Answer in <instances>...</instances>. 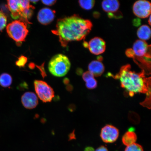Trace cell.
Returning a JSON list of instances; mask_svg holds the SVG:
<instances>
[{
  "mask_svg": "<svg viewBox=\"0 0 151 151\" xmlns=\"http://www.w3.org/2000/svg\"><path fill=\"white\" fill-rule=\"evenodd\" d=\"M71 63L67 56L62 54L54 56L48 64L49 71L55 76L62 77L67 74L70 69Z\"/></svg>",
  "mask_w": 151,
  "mask_h": 151,
  "instance_id": "277c9868",
  "label": "cell"
},
{
  "mask_svg": "<svg viewBox=\"0 0 151 151\" xmlns=\"http://www.w3.org/2000/svg\"><path fill=\"white\" fill-rule=\"evenodd\" d=\"M78 2L79 5L82 8L86 10H88L93 8L95 5V1L93 0H81L78 1Z\"/></svg>",
  "mask_w": 151,
  "mask_h": 151,
  "instance_id": "d6986e66",
  "label": "cell"
},
{
  "mask_svg": "<svg viewBox=\"0 0 151 151\" xmlns=\"http://www.w3.org/2000/svg\"><path fill=\"white\" fill-rule=\"evenodd\" d=\"M88 48L91 53L99 55L105 52L106 45L103 39L101 37H96L91 40L88 43Z\"/></svg>",
  "mask_w": 151,
  "mask_h": 151,
  "instance_id": "9c48e42d",
  "label": "cell"
},
{
  "mask_svg": "<svg viewBox=\"0 0 151 151\" xmlns=\"http://www.w3.org/2000/svg\"><path fill=\"white\" fill-rule=\"evenodd\" d=\"M69 110L71 111V112H73L76 109L75 106L73 104H70L69 105L68 107Z\"/></svg>",
  "mask_w": 151,
  "mask_h": 151,
  "instance_id": "f1b7e54d",
  "label": "cell"
},
{
  "mask_svg": "<svg viewBox=\"0 0 151 151\" xmlns=\"http://www.w3.org/2000/svg\"><path fill=\"white\" fill-rule=\"evenodd\" d=\"M56 2V1H42V2L45 5L52 6Z\"/></svg>",
  "mask_w": 151,
  "mask_h": 151,
  "instance_id": "4316f807",
  "label": "cell"
},
{
  "mask_svg": "<svg viewBox=\"0 0 151 151\" xmlns=\"http://www.w3.org/2000/svg\"><path fill=\"white\" fill-rule=\"evenodd\" d=\"M12 77L8 73H4L0 75V86L2 87H9L12 84Z\"/></svg>",
  "mask_w": 151,
  "mask_h": 151,
  "instance_id": "e0dca14e",
  "label": "cell"
},
{
  "mask_svg": "<svg viewBox=\"0 0 151 151\" xmlns=\"http://www.w3.org/2000/svg\"><path fill=\"white\" fill-rule=\"evenodd\" d=\"M95 151H108V150L106 147L101 146L97 148Z\"/></svg>",
  "mask_w": 151,
  "mask_h": 151,
  "instance_id": "83f0119b",
  "label": "cell"
},
{
  "mask_svg": "<svg viewBox=\"0 0 151 151\" xmlns=\"http://www.w3.org/2000/svg\"><path fill=\"white\" fill-rule=\"evenodd\" d=\"M30 1L32 2V3L35 4L36 3H37V1Z\"/></svg>",
  "mask_w": 151,
  "mask_h": 151,
  "instance_id": "d6a6232c",
  "label": "cell"
},
{
  "mask_svg": "<svg viewBox=\"0 0 151 151\" xmlns=\"http://www.w3.org/2000/svg\"><path fill=\"white\" fill-rule=\"evenodd\" d=\"M125 151H143L142 147L136 143L127 146Z\"/></svg>",
  "mask_w": 151,
  "mask_h": 151,
  "instance_id": "44dd1931",
  "label": "cell"
},
{
  "mask_svg": "<svg viewBox=\"0 0 151 151\" xmlns=\"http://www.w3.org/2000/svg\"><path fill=\"white\" fill-rule=\"evenodd\" d=\"M151 29L147 25H143L140 26L137 29V35L140 40L146 41L150 39L151 37Z\"/></svg>",
  "mask_w": 151,
  "mask_h": 151,
  "instance_id": "9a60e30c",
  "label": "cell"
},
{
  "mask_svg": "<svg viewBox=\"0 0 151 151\" xmlns=\"http://www.w3.org/2000/svg\"><path fill=\"white\" fill-rule=\"evenodd\" d=\"M88 69L94 76L98 77L102 75L104 71L105 67L101 62L95 60L90 62L88 65Z\"/></svg>",
  "mask_w": 151,
  "mask_h": 151,
  "instance_id": "4fadbf2b",
  "label": "cell"
},
{
  "mask_svg": "<svg viewBox=\"0 0 151 151\" xmlns=\"http://www.w3.org/2000/svg\"><path fill=\"white\" fill-rule=\"evenodd\" d=\"M35 90L38 97L44 103L50 102L54 97L53 88L46 82L35 80L34 82Z\"/></svg>",
  "mask_w": 151,
  "mask_h": 151,
  "instance_id": "8992f818",
  "label": "cell"
},
{
  "mask_svg": "<svg viewBox=\"0 0 151 151\" xmlns=\"http://www.w3.org/2000/svg\"><path fill=\"white\" fill-rule=\"evenodd\" d=\"M6 31L9 36L18 43L24 41L28 33L25 22L19 20H14L9 24Z\"/></svg>",
  "mask_w": 151,
  "mask_h": 151,
  "instance_id": "5b68a950",
  "label": "cell"
},
{
  "mask_svg": "<svg viewBox=\"0 0 151 151\" xmlns=\"http://www.w3.org/2000/svg\"><path fill=\"white\" fill-rule=\"evenodd\" d=\"M66 89L68 91L71 92L73 90V86L70 84L68 85L66 87Z\"/></svg>",
  "mask_w": 151,
  "mask_h": 151,
  "instance_id": "f546056e",
  "label": "cell"
},
{
  "mask_svg": "<svg viewBox=\"0 0 151 151\" xmlns=\"http://www.w3.org/2000/svg\"><path fill=\"white\" fill-rule=\"evenodd\" d=\"M137 137L134 132L128 131L124 134L122 138L123 143L128 146L135 143Z\"/></svg>",
  "mask_w": 151,
  "mask_h": 151,
  "instance_id": "2e32d148",
  "label": "cell"
},
{
  "mask_svg": "<svg viewBox=\"0 0 151 151\" xmlns=\"http://www.w3.org/2000/svg\"><path fill=\"white\" fill-rule=\"evenodd\" d=\"M55 11L48 8L40 9L37 14V18L39 22L43 25H47L54 20Z\"/></svg>",
  "mask_w": 151,
  "mask_h": 151,
  "instance_id": "8fae6325",
  "label": "cell"
},
{
  "mask_svg": "<svg viewBox=\"0 0 151 151\" xmlns=\"http://www.w3.org/2000/svg\"><path fill=\"white\" fill-rule=\"evenodd\" d=\"M131 69L129 65L123 66L114 78L119 80L122 87L131 97L137 93H147L151 86L150 77L146 78L143 70L137 73Z\"/></svg>",
  "mask_w": 151,
  "mask_h": 151,
  "instance_id": "7a4b0ae2",
  "label": "cell"
},
{
  "mask_svg": "<svg viewBox=\"0 0 151 151\" xmlns=\"http://www.w3.org/2000/svg\"><path fill=\"white\" fill-rule=\"evenodd\" d=\"M150 92L151 88H148V91L147 92V97L145 101L141 103V104L143 106L146 107L149 109H150Z\"/></svg>",
  "mask_w": 151,
  "mask_h": 151,
  "instance_id": "603a6c76",
  "label": "cell"
},
{
  "mask_svg": "<svg viewBox=\"0 0 151 151\" xmlns=\"http://www.w3.org/2000/svg\"><path fill=\"white\" fill-rule=\"evenodd\" d=\"M7 7L11 13V16L14 19L20 17V13L24 10L21 0L7 1Z\"/></svg>",
  "mask_w": 151,
  "mask_h": 151,
  "instance_id": "7c38bea8",
  "label": "cell"
},
{
  "mask_svg": "<svg viewBox=\"0 0 151 151\" xmlns=\"http://www.w3.org/2000/svg\"><path fill=\"white\" fill-rule=\"evenodd\" d=\"M21 101L22 105L28 109H35L38 104L37 96L33 92H26L22 96Z\"/></svg>",
  "mask_w": 151,
  "mask_h": 151,
  "instance_id": "30bf717a",
  "label": "cell"
},
{
  "mask_svg": "<svg viewBox=\"0 0 151 151\" xmlns=\"http://www.w3.org/2000/svg\"><path fill=\"white\" fill-rule=\"evenodd\" d=\"M86 86L88 89L92 90L94 89L97 86V82L96 79L92 78L86 81Z\"/></svg>",
  "mask_w": 151,
  "mask_h": 151,
  "instance_id": "ffe728a7",
  "label": "cell"
},
{
  "mask_svg": "<svg viewBox=\"0 0 151 151\" xmlns=\"http://www.w3.org/2000/svg\"><path fill=\"white\" fill-rule=\"evenodd\" d=\"M7 19L3 12L0 11V32L2 31L6 26Z\"/></svg>",
  "mask_w": 151,
  "mask_h": 151,
  "instance_id": "7402d4cb",
  "label": "cell"
},
{
  "mask_svg": "<svg viewBox=\"0 0 151 151\" xmlns=\"http://www.w3.org/2000/svg\"><path fill=\"white\" fill-rule=\"evenodd\" d=\"M150 18H149V20H148V22H149V24H150V25H151V16L150 15Z\"/></svg>",
  "mask_w": 151,
  "mask_h": 151,
  "instance_id": "1f68e13d",
  "label": "cell"
},
{
  "mask_svg": "<svg viewBox=\"0 0 151 151\" xmlns=\"http://www.w3.org/2000/svg\"><path fill=\"white\" fill-rule=\"evenodd\" d=\"M34 9V7L31 6L28 8L24 9L20 13V17L26 22H29L28 20L33 14Z\"/></svg>",
  "mask_w": 151,
  "mask_h": 151,
  "instance_id": "ac0fdd59",
  "label": "cell"
},
{
  "mask_svg": "<svg viewBox=\"0 0 151 151\" xmlns=\"http://www.w3.org/2000/svg\"><path fill=\"white\" fill-rule=\"evenodd\" d=\"M101 6L105 12L111 14L118 11L120 3L116 0H105L102 2Z\"/></svg>",
  "mask_w": 151,
  "mask_h": 151,
  "instance_id": "5bb4252c",
  "label": "cell"
},
{
  "mask_svg": "<svg viewBox=\"0 0 151 151\" xmlns=\"http://www.w3.org/2000/svg\"><path fill=\"white\" fill-rule=\"evenodd\" d=\"M63 82L64 84L66 85H68L69 83V81L68 78H65L63 81Z\"/></svg>",
  "mask_w": 151,
  "mask_h": 151,
  "instance_id": "4dcf8cb0",
  "label": "cell"
},
{
  "mask_svg": "<svg viewBox=\"0 0 151 151\" xmlns=\"http://www.w3.org/2000/svg\"><path fill=\"white\" fill-rule=\"evenodd\" d=\"M17 88L19 90H24L26 89H28V86L27 84L24 82L20 84L19 86Z\"/></svg>",
  "mask_w": 151,
  "mask_h": 151,
  "instance_id": "484cf974",
  "label": "cell"
},
{
  "mask_svg": "<svg viewBox=\"0 0 151 151\" xmlns=\"http://www.w3.org/2000/svg\"><path fill=\"white\" fill-rule=\"evenodd\" d=\"M93 77H94V76L93 74L89 71L85 72V73H83L82 75L83 80L85 82L86 81L88 80V79L93 78Z\"/></svg>",
  "mask_w": 151,
  "mask_h": 151,
  "instance_id": "d4e9b609",
  "label": "cell"
},
{
  "mask_svg": "<svg viewBox=\"0 0 151 151\" xmlns=\"http://www.w3.org/2000/svg\"><path fill=\"white\" fill-rule=\"evenodd\" d=\"M129 57L136 58L139 61L146 64L150 67L151 46L145 41L139 40L134 43L133 48L129 49L126 52Z\"/></svg>",
  "mask_w": 151,
  "mask_h": 151,
  "instance_id": "3957f363",
  "label": "cell"
},
{
  "mask_svg": "<svg viewBox=\"0 0 151 151\" xmlns=\"http://www.w3.org/2000/svg\"><path fill=\"white\" fill-rule=\"evenodd\" d=\"M102 140L106 143L114 142L118 139L119 131L117 128L111 124H107L102 128L101 133Z\"/></svg>",
  "mask_w": 151,
  "mask_h": 151,
  "instance_id": "ba28073f",
  "label": "cell"
},
{
  "mask_svg": "<svg viewBox=\"0 0 151 151\" xmlns=\"http://www.w3.org/2000/svg\"><path fill=\"white\" fill-rule=\"evenodd\" d=\"M27 61V58L25 57L22 56L19 58L18 61L16 62V65L19 67H24Z\"/></svg>",
  "mask_w": 151,
  "mask_h": 151,
  "instance_id": "cb8c5ba5",
  "label": "cell"
},
{
  "mask_svg": "<svg viewBox=\"0 0 151 151\" xmlns=\"http://www.w3.org/2000/svg\"><path fill=\"white\" fill-rule=\"evenodd\" d=\"M151 5L150 1L139 0L134 3L133 11L136 16L140 18L148 17L151 14Z\"/></svg>",
  "mask_w": 151,
  "mask_h": 151,
  "instance_id": "52a82bcc",
  "label": "cell"
},
{
  "mask_svg": "<svg viewBox=\"0 0 151 151\" xmlns=\"http://www.w3.org/2000/svg\"><path fill=\"white\" fill-rule=\"evenodd\" d=\"M92 27L90 20L75 14L58 19L56 29L53 33L59 37L60 42L65 47L70 41L84 39L90 32Z\"/></svg>",
  "mask_w": 151,
  "mask_h": 151,
  "instance_id": "6da1fadb",
  "label": "cell"
}]
</instances>
